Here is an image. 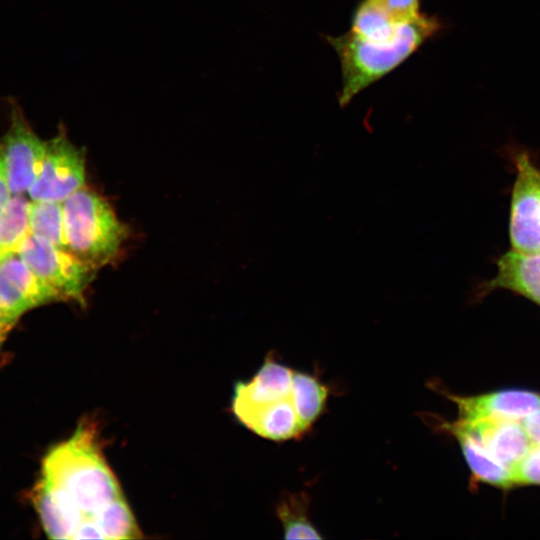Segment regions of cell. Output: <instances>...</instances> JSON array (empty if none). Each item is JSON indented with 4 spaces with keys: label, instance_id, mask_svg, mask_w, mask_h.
Segmentation results:
<instances>
[{
    "label": "cell",
    "instance_id": "1",
    "mask_svg": "<svg viewBox=\"0 0 540 540\" xmlns=\"http://www.w3.org/2000/svg\"><path fill=\"white\" fill-rule=\"evenodd\" d=\"M34 501L49 538L141 537L92 423L83 422L68 440L45 456Z\"/></svg>",
    "mask_w": 540,
    "mask_h": 540
},
{
    "label": "cell",
    "instance_id": "2",
    "mask_svg": "<svg viewBox=\"0 0 540 540\" xmlns=\"http://www.w3.org/2000/svg\"><path fill=\"white\" fill-rule=\"evenodd\" d=\"M293 373V368L268 355L251 379L235 385L231 407L236 419L271 441L299 440L307 435L295 402Z\"/></svg>",
    "mask_w": 540,
    "mask_h": 540
},
{
    "label": "cell",
    "instance_id": "3",
    "mask_svg": "<svg viewBox=\"0 0 540 540\" xmlns=\"http://www.w3.org/2000/svg\"><path fill=\"white\" fill-rule=\"evenodd\" d=\"M442 28L437 16L428 15L414 32L394 45L368 42L350 30L339 36H326L340 61V106L348 105L362 90L401 65Z\"/></svg>",
    "mask_w": 540,
    "mask_h": 540
},
{
    "label": "cell",
    "instance_id": "4",
    "mask_svg": "<svg viewBox=\"0 0 540 540\" xmlns=\"http://www.w3.org/2000/svg\"><path fill=\"white\" fill-rule=\"evenodd\" d=\"M62 204L68 249L95 269L115 260L128 229L108 201L82 187Z\"/></svg>",
    "mask_w": 540,
    "mask_h": 540
},
{
    "label": "cell",
    "instance_id": "5",
    "mask_svg": "<svg viewBox=\"0 0 540 540\" xmlns=\"http://www.w3.org/2000/svg\"><path fill=\"white\" fill-rule=\"evenodd\" d=\"M17 253L44 283L57 292L61 300L84 302V292L97 269L71 251L33 234L24 240Z\"/></svg>",
    "mask_w": 540,
    "mask_h": 540
},
{
    "label": "cell",
    "instance_id": "6",
    "mask_svg": "<svg viewBox=\"0 0 540 540\" xmlns=\"http://www.w3.org/2000/svg\"><path fill=\"white\" fill-rule=\"evenodd\" d=\"M515 179L511 192L510 250L521 254L540 253V168L523 150L514 156Z\"/></svg>",
    "mask_w": 540,
    "mask_h": 540
},
{
    "label": "cell",
    "instance_id": "7",
    "mask_svg": "<svg viewBox=\"0 0 540 540\" xmlns=\"http://www.w3.org/2000/svg\"><path fill=\"white\" fill-rule=\"evenodd\" d=\"M7 103L9 126L0 140V149L11 193L24 194L41 171L45 141L31 128L18 101L9 97Z\"/></svg>",
    "mask_w": 540,
    "mask_h": 540
},
{
    "label": "cell",
    "instance_id": "8",
    "mask_svg": "<svg viewBox=\"0 0 540 540\" xmlns=\"http://www.w3.org/2000/svg\"><path fill=\"white\" fill-rule=\"evenodd\" d=\"M85 183V160L63 132L45 141L41 171L28 190L30 200L63 202Z\"/></svg>",
    "mask_w": 540,
    "mask_h": 540
},
{
    "label": "cell",
    "instance_id": "9",
    "mask_svg": "<svg viewBox=\"0 0 540 540\" xmlns=\"http://www.w3.org/2000/svg\"><path fill=\"white\" fill-rule=\"evenodd\" d=\"M61 300L18 253L0 258V312L17 321L26 311Z\"/></svg>",
    "mask_w": 540,
    "mask_h": 540
},
{
    "label": "cell",
    "instance_id": "10",
    "mask_svg": "<svg viewBox=\"0 0 540 540\" xmlns=\"http://www.w3.org/2000/svg\"><path fill=\"white\" fill-rule=\"evenodd\" d=\"M442 394L455 403L458 417L468 419H522L540 408V393L504 389L474 396Z\"/></svg>",
    "mask_w": 540,
    "mask_h": 540
},
{
    "label": "cell",
    "instance_id": "11",
    "mask_svg": "<svg viewBox=\"0 0 540 540\" xmlns=\"http://www.w3.org/2000/svg\"><path fill=\"white\" fill-rule=\"evenodd\" d=\"M499 289L518 294L540 307V253H504L497 261L494 277L482 285L480 292Z\"/></svg>",
    "mask_w": 540,
    "mask_h": 540
},
{
    "label": "cell",
    "instance_id": "12",
    "mask_svg": "<svg viewBox=\"0 0 540 540\" xmlns=\"http://www.w3.org/2000/svg\"><path fill=\"white\" fill-rule=\"evenodd\" d=\"M293 390L301 423L308 433L325 413L331 388L318 373L294 369Z\"/></svg>",
    "mask_w": 540,
    "mask_h": 540
},
{
    "label": "cell",
    "instance_id": "13",
    "mask_svg": "<svg viewBox=\"0 0 540 540\" xmlns=\"http://www.w3.org/2000/svg\"><path fill=\"white\" fill-rule=\"evenodd\" d=\"M311 498L305 491L284 492L276 506L285 539H322L309 517Z\"/></svg>",
    "mask_w": 540,
    "mask_h": 540
},
{
    "label": "cell",
    "instance_id": "14",
    "mask_svg": "<svg viewBox=\"0 0 540 540\" xmlns=\"http://www.w3.org/2000/svg\"><path fill=\"white\" fill-rule=\"evenodd\" d=\"M29 205L23 194H12L0 210V258L17 253L31 234Z\"/></svg>",
    "mask_w": 540,
    "mask_h": 540
},
{
    "label": "cell",
    "instance_id": "15",
    "mask_svg": "<svg viewBox=\"0 0 540 540\" xmlns=\"http://www.w3.org/2000/svg\"><path fill=\"white\" fill-rule=\"evenodd\" d=\"M29 222L31 234L41 237L61 249L69 250L62 202L30 200Z\"/></svg>",
    "mask_w": 540,
    "mask_h": 540
},
{
    "label": "cell",
    "instance_id": "16",
    "mask_svg": "<svg viewBox=\"0 0 540 540\" xmlns=\"http://www.w3.org/2000/svg\"><path fill=\"white\" fill-rule=\"evenodd\" d=\"M360 3L391 25H406L423 14L420 0H361Z\"/></svg>",
    "mask_w": 540,
    "mask_h": 540
},
{
    "label": "cell",
    "instance_id": "17",
    "mask_svg": "<svg viewBox=\"0 0 540 540\" xmlns=\"http://www.w3.org/2000/svg\"><path fill=\"white\" fill-rule=\"evenodd\" d=\"M512 482L513 487L540 485V446L534 447L517 465Z\"/></svg>",
    "mask_w": 540,
    "mask_h": 540
},
{
    "label": "cell",
    "instance_id": "18",
    "mask_svg": "<svg viewBox=\"0 0 540 540\" xmlns=\"http://www.w3.org/2000/svg\"><path fill=\"white\" fill-rule=\"evenodd\" d=\"M524 425L533 446H540V408L525 417Z\"/></svg>",
    "mask_w": 540,
    "mask_h": 540
},
{
    "label": "cell",
    "instance_id": "19",
    "mask_svg": "<svg viewBox=\"0 0 540 540\" xmlns=\"http://www.w3.org/2000/svg\"><path fill=\"white\" fill-rule=\"evenodd\" d=\"M11 196H12V193L9 187L6 168H5L2 152L0 149V210L8 202Z\"/></svg>",
    "mask_w": 540,
    "mask_h": 540
},
{
    "label": "cell",
    "instance_id": "20",
    "mask_svg": "<svg viewBox=\"0 0 540 540\" xmlns=\"http://www.w3.org/2000/svg\"><path fill=\"white\" fill-rule=\"evenodd\" d=\"M15 323L16 321L6 317L0 312V346L6 339L9 331L11 330V328L14 326Z\"/></svg>",
    "mask_w": 540,
    "mask_h": 540
}]
</instances>
